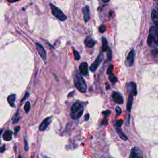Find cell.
Masks as SVG:
<instances>
[{"label":"cell","instance_id":"6da1fadb","mask_svg":"<svg viewBox=\"0 0 158 158\" xmlns=\"http://www.w3.org/2000/svg\"><path fill=\"white\" fill-rule=\"evenodd\" d=\"M74 85L76 89L82 93H85L87 90V85L85 80L79 73H76L75 75Z\"/></svg>","mask_w":158,"mask_h":158},{"label":"cell","instance_id":"7a4b0ae2","mask_svg":"<svg viewBox=\"0 0 158 158\" xmlns=\"http://www.w3.org/2000/svg\"><path fill=\"white\" fill-rule=\"evenodd\" d=\"M84 109L82 104L76 102L73 104L71 110V117L73 119H78L82 117Z\"/></svg>","mask_w":158,"mask_h":158},{"label":"cell","instance_id":"3957f363","mask_svg":"<svg viewBox=\"0 0 158 158\" xmlns=\"http://www.w3.org/2000/svg\"><path fill=\"white\" fill-rule=\"evenodd\" d=\"M51 9V13H52L53 15L57 18L58 20H59L61 21H65L67 19V16H66L64 13L62 11V10H61L59 8H58L57 6L53 5V4H49Z\"/></svg>","mask_w":158,"mask_h":158},{"label":"cell","instance_id":"277c9868","mask_svg":"<svg viewBox=\"0 0 158 158\" xmlns=\"http://www.w3.org/2000/svg\"><path fill=\"white\" fill-rule=\"evenodd\" d=\"M153 42L158 45V28L155 27H151L148 40H147V43L149 46H152Z\"/></svg>","mask_w":158,"mask_h":158},{"label":"cell","instance_id":"5b68a950","mask_svg":"<svg viewBox=\"0 0 158 158\" xmlns=\"http://www.w3.org/2000/svg\"><path fill=\"white\" fill-rule=\"evenodd\" d=\"M103 58H104L103 54H102V53H100L98 55V57L96 59V60H95L93 62L92 64H91L90 67V70L91 72H94L96 71V70L98 67V66L100 65V64L101 63L102 59H103Z\"/></svg>","mask_w":158,"mask_h":158},{"label":"cell","instance_id":"8992f818","mask_svg":"<svg viewBox=\"0 0 158 158\" xmlns=\"http://www.w3.org/2000/svg\"><path fill=\"white\" fill-rule=\"evenodd\" d=\"M36 48L38 54H40V57L42 58V59L45 62V63H46V58H47V54H46V51L44 48V47L40 43H36Z\"/></svg>","mask_w":158,"mask_h":158},{"label":"cell","instance_id":"52a82bcc","mask_svg":"<svg viewBox=\"0 0 158 158\" xmlns=\"http://www.w3.org/2000/svg\"><path fill=\"white\" fill-rule=\"evenodd\" d=\"M130 158H143L142 153L141 150L137 147H134V148L131 149L130 154Z\"/></svg>","mask_w":158,"mask_h":158},{"label":"cell","instance_id":"ba28073f","mask_svg":"<svg viewBox=\"0 0 158 158\" xmlns=\"http://www.w3.org/2000/svg\"><path fill=\"white\" fill-rule=\"evenodd\" d=\"M134 58H135V51L134 50H132L129 53H128L127 57L126 59V64L127 66H132L133 65L134 62Z\"/></svg>","mask_w":158,"mask_h":158},{"label":"cell","instance_id":"9c48e42d","mask_svg":"<svg viewBox=\"0 0 158 158\" xmlns=\"http://www.w3.org/2000/svg\"><path fill=\"white\" fill-rule=\"evenodd\" d=\"M79 69L80 74L82 75H87L89 73V65L87 62H83L80 64Z\"/></svg>","mask_w":158,"mask_h":158},{"label":"cell","instance_id":"30bf717a","mask_svg":"<svg viewBox=\"0 0 158 158\" xmlns=\"http://www.w3.org/2000/svg\"><path fill=\"white\" fill-rule=\"evenodd\" d=\"M52 119H53L52 117H47V118H46L43 121L42 124H40V126H39V130L42 131V132L45 130L47 128V127H48V126L50 124V123L51 122Z\"/></svg>","mask_w":158,"mask_h":158},{"label":"cell","instance_id":"8fae6325","mask_svg":"<svg viewBox=\"0 0 158 158\" xmlns=\"http://www.w3.org/2000/svg\"><path fill=\"white\" fill-rule=\"evenodd\" d=\"M83 14V20L85 23L89 22L90 20V10L89 6L86 5L82 10Z\"/></svg>","mask_w":158,"mask_h":158},{"label":"cell","instance_id":"7c38bea8","mask_svg":"<svg viewBox=\"0 0 158 158\" xmlns=\"http://www.w3.org/2000/svg\"><path fill=\"white\" fill-rule=\"evenodd\" d=\"M112 97L113 98V100L116 103L122 104L124 103V99L119 93L117 92V91H114L112 95Z\"/></svg>","mask_w":158,"mask_h":158},{"label":"cell","instance_id":"4fadbf2b","mask_svg":"<svg viewBox=\"0 0 158 158\" xmlns=\"http://www.w3.org/2000/svg\"><path fill=\"white\" fill-rule=\"evenodd\" d=\"M127 87L128 90L129 91L130 94L132 95L133 96H136L137 95V85L135 83L131 82L129 83H127Z\"/></svg>","mask_w":158,"mask_h":158},{"label":"cell","instance_id":"5bb4252c","mask_svg":"<svg viewBox=\"0 0 158 158\" xmlns=\"http://www.w3.org/2000/svg\"><path fill=\"white\" fill-rule=\"evenodd\" d=\"M16 94H11L8 96L7 100H8V103L9 104L10 106H11L12 108H15V101H16Z\"/></svg>","mask_w":158,"mask_h":158},{"label":"cell","instance_id":"9a60e30c","mask_svg":"<svg viewBox=\"0 0 158 158\" xmlns=\"http://www.w3.org/2000/svg\"><path fill=\"white\" fill-rule=\"evenodd\" d=\"M84 43L85 44V45L89 47V48H92L94 46L95 44L96 43V42L94 41V40L91 38L90 36H87L86 38L84 40Z\"/></svg>","mask_w":158,"mask_h":158},{"label":"cell","instance_id":"2e32d148","mask_svg":"<svg viewBox=\"0 0 158 158\" xmlns=\"http://www.w3.org/2000/svg\"><path fill=\"white\" fill-rule=\"evenodd\" d=\"M151 18L153 22L158 28V11L156 9L153 10L151 13Z\"/></svg>","mask_w":158,"mask_h":158},{"label":"cell","instance_id":"e0dca14e","mask_svg":"<svg viewBox=\"0 0 158 158\" xmlns=\"http://www.w3.org/2000/svg\"><path fill=\"white\" fill-rule=\"evenodd\" d=\"M12 135H13V132L11 130H7L5 132V133L3 135V138L5 139V141H9L11 140L12 139Z\"/></svg>","mask_w":158,"mask_h":158},{"label":"cell","instance_id":"ac0fdd59","mask_svg":"<svg viewBox=\"0 0 158 158\" xmlns=\"http://www.w3.org/2000/svg\"><path fill=\"white\" fill-rule=\"evenodd\" d=\"M132 104H133V95L130 94L128 98V101L127 104V109L128 112H130L131 111Z\"/></svg>","mask_w":158,"mask_h":158},{"label":"cell","instance_id":"d6986e66","mask_svg":"<svg viewBox=\"0 0 158 158\" xmlns=\"http://www.w3.org/2000/svg\"><path fill=\"white\" fill-rule=\"evenodd\" d=\"M116 132H117V134L119 135V136L120 137V138L122 139H123V140H124V141H126V140H127L128 139V138H127V136L125 135L124 133H123V132L119 128H116Z\"/></svg>","mask_w":158,"mask_h":158},{"label":"cell","instance_id":"ffe728a7","mask_svg":"<svg viewBox=\"0 0 158 158\" xmlns=\"http://www.w3.org/2000/svg\"><path fill=\"white\" fill-rule=\"evenodd\" d=\"M109 49V47L108 46V42L106 38H102V51H107Z\"/></svg>","mask_w":158,"mask_h":158},{"label":"cell","instance_id":"44dd1931","mask_svg":"<svg viewBox=\"0 0 158 158\" xmlns=\"http://www.w3.org/2000/svg\"><path fill=\"white\" fill-rule=\"evenodd\" d=\"M73 56H74L75 59L76 61H79L80 59V58H81V57H80V54L73 47Z\"/></svg>","mask_w":158,"mask_h":158},{"label":"cell","instance_id":"7402d4cb","mask_svg":"<svg viewBox=\"0 0 158 158\" xmlns=\"http://www.w3.org/2000/svg\"><path fill=\"white\" fill-rule=\"evenodd\" d=\"M30 108H31L30 102L29 101L26 102V103H25V106H24V110H25V113L27 114L29 112V111H30Z\"/></svg>","mask_w":158,"mask_h":158},{"label":"cell","instance_id":"603a6c76","mask_svg":"<svg viewBox=\"0 0 158 158\" xmlns=\"http://www.w3.org/2000/svg\"><path fill=\"white\" fill-rule=\"evenodd\" d=\"M20 120V117L19 116V114H18V111L15 114V115L14 116L13 118V124H16L19 122Z\"/></svg>","mask_w":158,"mask_h":158},{"label":"cell","instance_id":"cb8c5ba5","mask_svg":"<svg viewBox=\"0 0 158 158\" xmlns=\"http://www.w3.org/2000/svg\"><path fill=\"white\" fill-rule=\"evenodd\" d=\"M109 79L110 81H111L112 83H115L116 82H117V77H116L115 75H114L113 73H112V74H111L109 75Z\"/></svg>","mask_w":158,"mask_h":158},{"label":"cell","instance_id":"d4e9b609","mask_svg":"<svg viewBox=\"0 0 158 158\" xmlns=\"http://www.w3.org/2000/svg\"><path fill=\"white\" fill-rule=\"evenodd\" d=\"M98 30H99V32H100L101 34H103V33H104L106 32V26L104 25H101L100 27H99Z\"/></svg>","mask_w":158,"mask_h":158},{"label":"cell","instance_id":"484cf974","mask_svg":"<svg viewBox=\"0 0 158 158\" xmlns=\"http://www.w3.org/2000/svg\"><path fill=\"white\" fill-rule=\"evenodd\" d=\"M124 123V121L122 119H120V120H117L116 122V126L117 128H119L121 126H122V124Z\"/></svg>","mask_w":158,"mask_h":158},{"label":"cell","instance_id":"4316f807","mask_svg":"<svg viewBox=\"0 0 158 158\" xmlns=\"http://www.w3.org/2000/svg\"><path fill=\"white\" fill-rule=\"evenodd\" d=\"M113 69H114V66L112 65H110L107 69V73L108 75H110L111 74H112Z\"/></svg>","mask_w":158,"mask_h":158},{"label":"cell","instance_id":"83f0119b","mask_svg":"<svg viewBox=\"0 0 158 158\" xmlns=\"http://www.w3.org/2000/svg\"><path fill=\"white\" fill-rule=\"evenodd\" d=\"M116 117H117L119 115H120L121 112H122V109L119 106H117V107L116 108Z\"/></svg>","mask_w":158,"mask_h":158},{"label":"cell","instance_id":"f1b7e54d","mask_svg":"<svg viewBox=\"0 0 158 158\" xmlns=\"http://www.w3.org/2000/svg\"><path fill=\"white\" fill-rule=\"evenodd\" d=\"M108 58L109 61H111L112 59V51L111 50V49H110V48H109V49H108Z\"/></svg>","mask_w":158,"mask_h":158},{"label":"cell","instance_id":"f546056e","mask_svg":"<svg viewBox=\"0 0 158 158\" xmlns=\"http://www.w3.org/2000/svg\"><path fill=\"white\" fill-rule=\"evenodd\" d=\"M29 95H30V94H29V93L28 92H27L25 94V95L24 96V97H23V98L22 99V100H21V102H20V103H21V104L23 103V102L26 100V99L29 97Z\"/></svg>","mask_w":158,"mask_h":158},{"label":"cell","instance_id":"4dcf8cb0","mask_svg":"<svg viewBox=\"0 0 158 158\" xmlns=\"http://www.w3.org/2000/svg\"><path fill=\"white\" fill-rule=\"evenodd\" d=\"M111 111H109V110H107V111L102 112V114H103V115L105 116V117H107L109 115L111 114Z\"/></svg>","mask_w":158,"mask_h":158},{"label":"cell","instance_id":"1f68e13d","mask_svg":"<svg viewBox=\"0 0 158 158\" xmlns=\"http://www.w3.org/2000/svg\"><path fill=\"white\" fill-rule=\"evenodd\" d=\"M108 124V120L107 119V117H105L104 119L102 120V122L101 123V125H104V126H106Z\"/></svg>","mask_w":158,"mask_h":158},{"label":"cell","instance_id":"d6a6232c","mask_svg":"<svg viewBox=\"0 0 158 158\" xmlns=\"http://www.w3.org/2000/svg\"><path fill=\"white\" fill-rule=\"evenodd\" d=\"M19 130H20V127H16L15 128H14V134L16 135Z\"/></svg>","mask_w":158,"mask_h":158},{"label":"cell","instance_id":"836d02e7","mask_svg":"<svg viewBox=\"0 0 158 158\" xmlns=\"http://www.w3.org/2000/svg\"><path fill=\"white\" fill-rule=\"evenodd\" d=\"M25 150L27 151L28 150V143H27V140L26 139H25Z\"/></svg>","mask_w":158,"mask_h":158},{"label":"cell","instance_id":"e575fe53","mask_svg":"<svg viewBox=\"0 0 158 158\" xmlns=\"http://www.w3.org/2000/svg\"><path fill=\"white\" fill-rule=\"evenodd\" d=\"M85 121H88L90 119V114L89 113L87 114L85 116Z\"/></svg>","mask_w":158,"mask_h":158},{"label":"cell","instance_id":"d590c367","mask_svg":"<svg viewBox=\"0 0 158 158\" xmlns=\"http://www.w3.org/2000/svg\"><path fill=\"white\" fill-rule=\"evenodd\" d=\"M106 89H107V90L110 89V85H109V84H108V82L106 83Z\"/></svg>","mask_w":158,"mask_h":158},{"label":"cell","instance_id":"8d00e7d4","mask_svg":"<svg viewBox=\"0 0 158 158\" xmlns=\"http://www.w3.org/2000/svg\"><path fill=\"white\" fill-rule=\"evenodd\" d=\"M5 149H6V146H5V145L1 147V151L3 153V152L5 150Z\"/></svg>","mask_w":158,"mask_h":158},{"label":"cell","instance_id":"74e56055","mask_svg":"<svg viewBox=\"0 0 158 158\" xmlns=\"http://www.w3.org/2000/svg\"><path fill=\"white\" fill-rule=\"evenodd\" d=\"M18 158H22V157H21L20 156H19V157H18Z\"/></svg>","mask_w":158,"mask_h":158}]
</instances>
